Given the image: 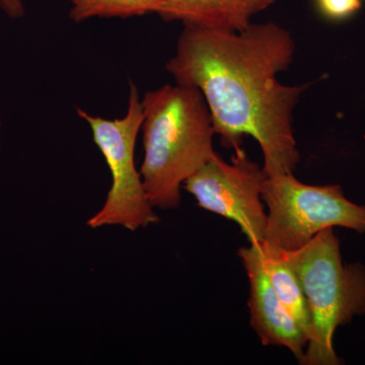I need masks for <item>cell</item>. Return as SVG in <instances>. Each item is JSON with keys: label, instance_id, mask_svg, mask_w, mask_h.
Segmentation results:
<instances>
[{"label": "cell", "instance_id": "cell-9", "mask_svg": "<svg viewBox=\"0 0 365 365\" xmlns=\"http://www.w3.org/2000/svg\"><path fill=\"white\" fill-rule=\"evenodd\" d=\"M256 246L260 255L262 266L276 294L288 314L309 339L311 314L299 277L281 252L271 251L261 245Z\"/></svg>", "mask_w": 365, "mask_h": 365}, {"label": "cell", "instance_id": "cell-2", "mask_svg": "<svg viewBox=\"0 0 365 365\" xmlns=\"http://www.w3.org/2000/svg\"><path fill=\"white\" fill-rule=\"evenodd\" d=\"M141 103L146 195L155 208L179 207L184 182L216 155L212 117L195 86L165 85Z\"/></svg>", "mask_w": 365, "mask_h": 365}, {"label": "cell", "instance_id": "cell-13", "mask_svg": "<svg viewBox=\"0 0 365 365\" xmlns=\"http://www.w3.org/2000/svg\"><path fill=\"white\" fill-rule=\"evenodd\" d=\"M1 150H2V117L0 114V158H1Z\"/></svg>", "mask_w": 365, "mask_h": 365}, {"label": "cell", "instance_id": "cell-5", "mask_svg": "<svg viewBox=\"0 0 365 365\" xmlns=\"http://www.w3.org/2000/svg\"><path fill=\"white\" fill-rule=\"evenodd\" d=\"M262 200L268 213L260 245L271 251H295L326 228L365 232V206L346 198L338 185L304 184L294 173L267 176Z\"/></svg>", "mask_w": 365, "mask_h": 365}, {"label": "cell", "instance_id": "cell-7", "mask_svg": "<svg viewBox=\"0 0 365 365\" xmlns=\"http://www.w3.org/2000/svg\"><path fill=\"white\" fill-rule=\"evenodd\" d=\"M250 284V322L262 344L281 346L302 361L307 347V336L295 323L262 266L256 245L239 250Z\"/></svg>", "mask_w": 365, "mask_h": 365}, {"label": "cell", "instance_id": "cell-3", "mask_svg": "<svg viewBox=\"0 0 365 365\" xmlns=\"http://www.w3.org/2000/svg\"><path fill=\"white\" fill-rule=\"evenodd\" d=\"M282 253L302 285L311 314V329L300 364L339 365L334 348L338 327L365 314V267L345 264L333 228H326L307 245Z\"/></svg>", "mask_w": 365, "mask_h": 365}, {"label": "cell", "instance_id": "cell-12", "mask_svg": "<svg viewBox=\"0 0 365 365\" xmlns=\"http://www.w3.org/2000/svg\"><path fill=\"white\" fill-rule=\"evenodd\" d=\"M0 9L13 20L24 18L26 14L24 0H0Z\"/></svg>", "mask_w": 365, "mask_h": 365}, {"label": "cell", "instance_id": "cell-8", "mask_svg": "<svg viewBox=\"0 0 365 365\" xmlns=\"http://www.w3.org/2000/svg\"><path fill=\"white\" fill-rule=\"evenodd\" d=\"M276 0H165L158 11L163 21H181L210 30L241 32L252 19Z\"/></svg>", "mask_w": 365, "mask_h": 365}, {"label": "cell", "instance_id": "cell-10", "mask_svg": "<svg viewBox=\"0 0 365 365\" xmlns=\"http://www.w3.org/2000/svg\"><path fill=\"white\" fill-rule=\"evenodd\" d=\"M165 0H71L69 16L74 23L93 18H121L158 14Z\"/></svg>", "mask_w": 365, "mask_h": 365}, {"label": "cell", "instance_id": "cell-6", "mask_svg": "<svg viewBox=\"0 0 365 365\" xmlns=\"http://www.w3.org/2000/svg\"><path fill=\"white\" fill-rule=\"evenodd\" d=\"M266 176L263 167L235 150L232 163L217 153L184 182L201 208L232 220L252 245L264 241L267 213L262 200Z\"/></svg>", "mask_w": 365, "mask_h": 365}, {"label": "cell", "instance_id": "cell-4", "mask_svg": "<svg viewBox=\"0 0 365 365\" xmlns=\"http://www.w3.org/2000/svg\"><path fill=\"white\" fill-rule=\"evenodd\" d=\"M76 112L90 126L93 143L102 153L112 177L104 205L88 220V227L93 230L121 227L136 232L157 225L160 217L146 195L134 157L143 121V103L135 83H130L128 108L124 117L106 119L81 108Z\"/></svg>", "mask_w": 365, "mask_h": 365}, {"label": "cell", "instance_id": "cell-1", "mask_svg": "<svg viewBox=\"0 0 365 365\" xmlns=\"http://www.w3.org/2000/svg\"><path fill=\"white\" fill-rule=\"evenodd\" d=\"M294 53L292 34L271 21L252 23L241 32L184 26L165 69L177 83L201 91L225 148L240 150L244 137H253L264 173L275 176L292 174L300 160L292 115L309 85H283L277 78Z\"/></svg>", "mask_w": 365, "mask_h": 365}, {"label": "cell", "instance_id": "cell-11", "mask_svg": "<svg viewBox=\"0 0 365 365\" xmlns=\"http://www.w3.org/2000/svg\"><path fill=\"white\" fill-rule=\"evenodd\" d=\"M319 14L333 21L347 20L361 9L364 0H312Z\"/></svg>", "mask_w": 365, "mask_h": 365}]
</instances>
